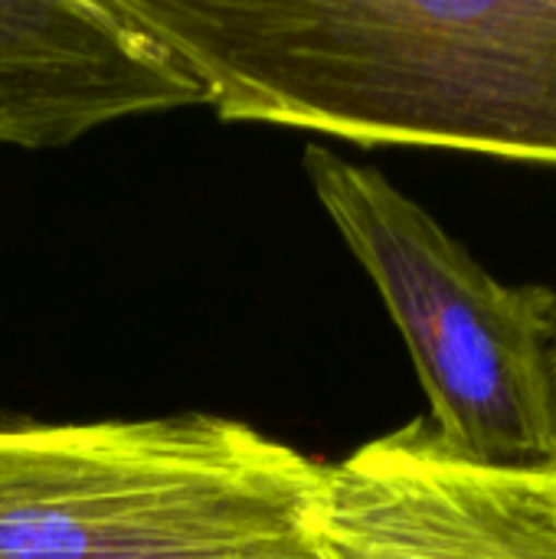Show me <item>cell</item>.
Returning <instances> with one entry per match:
<instances>
[{
    "mask_svg": "<svg viewBox=\"0 0 556 559\" xmlns=\"http://www.w3.org/2000/svg\"><path fill=\"white\" fill-rule=\"evenodd\" d=\"M187 105L200 85L118 0H0V147H62Z\"/></svg>",
    "mask_w": 556,
    "mask_h": 559,
    "instance_id": "cell-5",
    "label": "cell"
},
{
    "mask_svg": "<svg viewBox=\"0 0 556 559\" xmlns=\"http://www.w3.org/2000/svg\"><path fill=\"white\" fill-rule=\"evenodd\" d=\"M305 174L400 328L439 439L495 465L556 462L554 288L498 282L377 167L311 144Z\"/></svg>",
    "mask_w": 556,
    "mask_h": 559,
    "instance_id": "cell-3",
    "label": "cell"
},
{
    "mask_svg": "<svg viewBox=\"0 0 556 559\" xmlns=\"http://www.w3.org/2000/svg\"><path fill=\"white\" fill-rule=\"evenodd\" d=\"M547 370H551V396H554V413H556V292H554V308H551V337H547Z\"/></svg>",
    "mask_w": 556,
    "mask_h": 559,
    "instance_id": "cell-6",
    "label": "cell"
},
{
    "mask_svg": "<svg viewBox=\"0 0 556 559\" xmlns=\"http://www.w3.org/2000/svg\"><path fill=\"white\" fill-rule=\"evenodd\" d=\"M324 559H556V462L495 465L413 419L321 472Z\"/></svg>",
    "mask_w": 556,
    "mask_h": 559,
    "instance_id": "cell-4",
    "label": "cell"
},
{
    "mask_svg": "<svg viewBox=\"0 0 556 559\" xmlns=\"http://www.w3.org/2000/svg\"><path fill=\"white\" fill-rule=\"evenodd\" d=\"M223 121L556 167V0H118Z\"/></svg>",
    "mask_w": 556,
    "mask_h": 559,
    "instance_id": "cell-1",
    "label": "cell"
},
{
    "mask_svg": "<svg viewBox=\"0 0 556 559\" xmlns=\"http://www.w3.org/2000/svg\"><path fill=\"white\" fill-rule=\"evenodd\" d=\"M321 472L206 413L0 429V559H324Z\"/></svg>",
    "mask_w": 556,
    "mask_h": 559,
    "instance_id": "cell-2",
    "label": "cell"
}]
</instances>
